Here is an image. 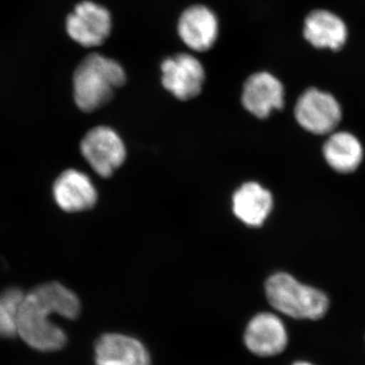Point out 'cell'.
Segmentation results:
<instances>
[{
	"mask_svg": "<svg viewBox=\"0 0 365 365\" xmlns=\"http://www.w3.org/2000/svg\"><path fill=\"white\" fill-rule=\"evenodd\" d=\"M292 365H316L312 364V362L306 361V360H299V361H295Z\"/></svg>",
	"mask_w": 365,
	"mask_h": 365,
	"instance_id": "17",
	"label": "cell"
},
{
	"mask_svg": "<svg viewBox=\"0 0 365 365\" xmlns=\"http://www.w3.org/2000/svg\"><path fill=\"white\" fill-rule=\"evenodd\" d=\"M81 150L91 169L103 178L111 177L126 158L123 140L107 126L91 129L81 141Z\"/></svg>",
	"mask_w": 365,
	"mask_h": 365,
	"instance_id": "5",
	"label": "cell"
},
{
	"mask_svg": "<svg viewBox=\"0 0 365 365\" xmlns=\"http://www.w3.org/2000/svg\"><path fill=\"white\" fill-rule=\"evenodd\" d=\"M218 20L211 9L204 6H190L180 16L178 33L190 49L205 52L212 48L218 37Z\"/></svg>",
	"mask_w": 365,
	"mask_h": 365,
	"instance_id": "12",
	"label": "cell"
},
{
	"mask_svg": "<svg viewBox=\"0 0 365 365\" xmlns=\"http://www.w3.org/2000/svg\"><path fill=\"white\" fill-rule=\"evenodd\" d=\"M288 332L278 314L263 312L250 319L244 342L250 352L259 357L277 356L288 345Z\"/></svg>",
	"mask_w": 365,
	"mask_h": 365,
	"instance_id": "7",
	"label": "cell"
},
{
	"mask_svg": "<svg viewBox=\"0 0 365 365\" xmlns=\"http://www.w3.org/2000/svg\"><path fill=\"white\" fill-rule=\"evenodd\" d=\"M270 306L283 316L304 321H319L330 309L328 295L318 288L299 282L290 274H273L265 283Z\"/></svg>",
	"mask_w": 365,
	"mask_h": 365,
	"instance_id": "3",
	"label": "cell"
},
{
	"mask_svg": "<svg viewBox=\"0 0 365 365\" xmlns=\"http://www.w3.org/2000/svg\"><path fill=\"white\" fill-rule=\"evenodd\" d=\"M66 30L71 39L79 45L97 47L105 43L111 34V14L95 2H81L67 18Z\"/></svg>",
	"mask_w": 365,
	"mask_h": 365,
	"instance_id": "6",
	"label": "cell"
},
{
	"mask_svg": "<svg viewBox=\"0 0 365 365\" xmlns=\"http://www.w3.org/2000/svg\"><path fill=\"white\" fill-rule=\"evenodd\" d=\"M125 83L126 73L119 62L93 53L79 63L74 72V101L81 111H96L108 104L115 90Z\"/></svg>",
	"mask_w": 365,
	"mask_h": 365,
	"instance_id": "2",
	"label": "cell"
},
{
	"mask_svg": "<svg viewBox=\"0 0 365 365\" xmlns=\"http://www.w3.org/2000/svg\"><path fill=\"white\" fill-rule=\"evenodd\" d=\"M81 313L78 295L58 282H48L26 292L19 317L18 336L33 349L57 351L66 344V334L50 321L52 314L74 319Z\"/></svg>",
	"mask_w": 365,
	"mask_h": 365,
	"instance_id": "1",
	"label": "cell"
},
{
	"mask_svg": "<svg viewBox=\"0 0 365 365\" xmlns=\"http://www.w3.org/2000/svg\"><path fill=\"white\" fill-rule=\"evenodd\" d=\"M25 294L18 287L7 288L0 292V337L18 336L19 317Z\"/></svg>",
	"mask_w": 365,
	"mask_h": 365,
	"instance_id": "16",
	"label": "cell"
},
{
	"mask_svg": "<svg viewBox=\"0 0 365 365\" xmlns=\"http://www.w3.org/2000/svg\"><path fill=\"white\" fill-rule=\"evenodd\" d=\"M163 86L180 101H189L201 93L205 71L201 62L192 55L181 53L163 60Z\"/></svg>",
	"mask_w": 365,
	"mask_h": 365,
	"instance_id": "8",
	"label": "cell"
},
{
	"mask_svg": "<svg viewBox=\"0 0 365 365\" xmlns=\"http://www.w3.org/2000/svg\"><path fill=\"white\" fill-rule=\"evenodd\" d=\"M96 365H151L145 346L131 336L108 333L95 346Z\"/></svg>",
	"mask_w": 365,
	"mask_h": 365,
	"instance_id": "11",
	"label": "cell"
},
{
	"mask_svg": "<svg viewBox=\"0 0 365 365\" xmlns=\"http://www.w3.org/2000/svg\"><path fill=\"white\" fill-rule=\"evenodd\" d=\"M323 155L331 169L340 174H350L361 165L364 148L359 139L349 132H335L324 144Z\"/></svg>",
	"mask_w": 365,
	"mask_h": 365,
	"instance_id": "15",
	"label": "cell"
},
{
	"mask_svg": "<svg viewBox=\"0 0 365 365\" xmlns=\"http://www.w3.org/2000/svg\"><path fill=\"white\" fill-rule=\"evenodd\" d=\"M272 208V194L259 182H246L232 196L235 215L249 227H261Z\"/></svg>",
	"mask_w": 365,
	"mask_h": 365,
	"instance_id": "14",
	"label": "cell"
},
{
	"mask_svg": "<svg viewBox=\"0 0 365 365\" xmlns=\"http://www.w3.org/2000/svg\"><path fill=\"white\" fill-rule=\"evenodd\" d=\"M285 91L282 83L269 72L252 74L244 85L242 102L245 109L259 119H266L274 110L284 106Z\"/></svg>",
	"mask_w": 365,
	"mask_h": 365,
	"instance_id": "9",
	"label": "cell"
},
{
	"mask_svg": "<svg viewBox=\"0 0 365 365\" xmlns=\"http://www.w3.org/2000/svg\"><path fill=\"white\" fill-rule=\"evenodd\" d=\"M304 36L317 49L338 51L348 39V29L337 14L327 9H316L304 20Z\"/></svg>",
	"mask_w": 365,
	"mask_h": 365,
	"instance_id": "13",
	"label": "cell"
},
{
	"mask_svg": "<svg viewBox=\"0 0 365 365\" xmlns=\"http://www.w3.org/2000/svg\"><path fill=\"white\" fill-rule=\"evenodd\" d=\"M53 197L62 210L81 212L96 205L98 192L85 173L71 169L64 170L57 178L53 185Z\"/></svg>",
	"mask_w": 365,
	"mask_h": 365,
	"instance_id": "10",
	"label": "cell"
},
{
	"mask_svg": "<svg viewBox=\"0 0 365 365\" xmlns=\"http://www.w3.org/2000/svg\"><path fill=\"white\" fill-rule=\"evenodd\" d=\"M294 117L304 130L316 135H326L337 128L342 120V109L330 93L311 88L299 96Z\"/></svg>",
	"mask_w": 365,
	"mask_h": 365,
	"instance_id": "4",
	"label": "cell"
}]
</instances>
